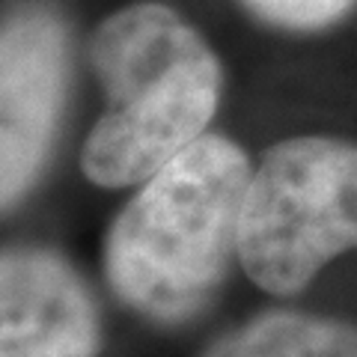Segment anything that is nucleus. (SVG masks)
<instances>
[{
  "label": "nucleus",
  "instance_id": "nucleus-1",
  "mask_svg": "<svg viewBox=\"0 0 357 357\" xmlns=\"http://www.w3.org/2000/svg\"><path fill=\"white\" fill-rule=\"evenodd\" d=\"M253 167L236 140L203 134L140 182L105 238V277L158 325L194 319L238 262Z\"/></svg>",
  "mask_w": 357,
  "mask_h": 357
},
{
  "label": "nucleus",
  "instance_id": "nucleus-2",
  "mask_svg": "<svg viewBox=\"0 0 357 357\" xmlns=\"http://www.w3.org/2000/svg\"><path fill=\"white\" fill-rule=\"evenodd\" d=\"M105 110L81 167L98 188L146 182L206 134L223 96V66L191 21L158 0L110 13L89 42Z\"/></svg>",
  "mask_w": 357,
  "mask_h": 357
},
{
  "label": "nucleus",
  "instance_id": "nucleus-3",
  "mask_svg": "<svg viewBox=\"0 0 357 357\" xmlns=\"http://www.w3.org/2000/svg\"><path fill=\"white\" fill-rule=\"evenodd\" d=\"M357 250V143L301 134L274 143L250 176L238 265L271 295H298Z\"/></svg>",
  "mask_w": 357,
  "mask_h": 357
},
{
  "label": "nucleus",
  "instance_id": "nucleus-4",
  "mask_svg": "<svg viewBox=\"0 0 357 357\" xmlns=\"http://www.w3.org/2000/svg\"><path fill=\"white\" fill-rule=\"evenodd\" d=\"M72 33L57 6L27 0L0 15V211L36 185L60 128Z\"/></svg>",
  "mask_w": 357,
  "mask_h": 357
},
{
  "label": "nucleus",
  "instance_id": "nucleus-5",
  "mask_svg": "<svg viewBox=\"0 0 357 357\" xmlns=\"http://www.w3.org/2000/svg\"><path fill=\"white\" fill-rule=\"evenodd\" d=\"M93 295L63 256L0 250V357H96Z\"/></svg>",
  "mask_w": 357,
  "mask_h": 357
},
{
  "label": "nucleus",
  "instance_id": "nucleus-6",
  "mask_svg": "<svg viewBox=\"0 0 357 357\" xmlns=\"http://www.w3.org/2000/svg\"><path fill=\"white\" fill-rule=\"evenodd\" d=\"M199 357H357V325L298 310H271L218 337Z\"/></svg>",
  "mask_w": 357,
  "mask_h": 357
},
{
  "label": "nucleus",
  "instance_id": "nucleus-7",
  "mask_svg": "<svg viewBox=\"0 0 357 357\" xmlns=\"http://www.w3.org/2000/svg\"><path fill=\"white\" fill-rule=\"evenodd\" d=\"M262 24L286 33H321L357 9V0H238Z\"/></svg>",
  "mask_w": 357,
  "mask_h": 357
}]
</instances>
